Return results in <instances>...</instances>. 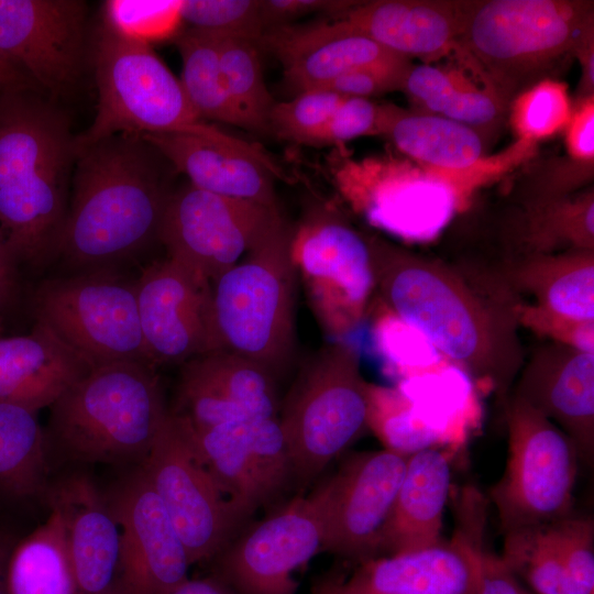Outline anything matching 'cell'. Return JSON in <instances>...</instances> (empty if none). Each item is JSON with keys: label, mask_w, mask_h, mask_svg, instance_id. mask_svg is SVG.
I'll return each instance as SVG.
<instances>
[{"label": "cell", "mask_w": 594, "mask_h": 594, "mask_svg": "<svg viewBox=\"0 0 594 594\" xmlns=\"http://www.w3.org/2000/svg\"><path fill=\"white\" fill-rule=\"evenodd\" d=\"M280 216L279 209L211 194L186 182L168 198L160 242L167 257L212 284Z\"/></svg>", "instance_id": "4fadbf2b"}, {"label": "cell", "mask_w": 594, "mask_h": 594, "mask_svg": "<svg viewBox=\"0 0 594 594\" xmlns=\"http://www.w3.org/2000/svg\"><path fill=\"white\" fill-rule=\"evenodd\" d=\"M565 130L569 157L593 164L594 162V97L574 103L573 113Z\"/></svg>", "instance_id": "f5cc1de1"}, {"label": "cell", "mask_w": 594, "mask_h": 594, "mask_svg": "<svg viewBox=\"0 0 594 594\" xmlns=\"http://www.w3.org/2000/svg\"><path fill=\"white\" fill-rule=\"evenodd\" d=\"M594 26L584 0L466 1L454 55L504 101L549 78Z\"/></svg>", "instance_id": "277c9868"}, {"label": "cell", "mask_w": 594, "mask_h": 594, "mask_svg": "<svg viewBox=\"0 0 594 594\" xmlns=\"http://www.w3.org/2000/svg\"><path fill=\"white\" fill-rule=\"evenodd\" d=\"M507 461L490 488L503 534L572 514L579 452L551 420L521 399L504 403Z\"/></svg>", "instance_id": "9c48e42d"}, {"label": "cell", "mask_w": 594, "mask_h": 594, "mask_svg": "<svg viewBox=\"0 0 594 594\" xmlns=\"http://www.w3.org/2000/svg\"><path fill=\"white\" fill-rule=\"evenodd\" d=\"M278 377L266 367L224 349L182 364L173 415L194 429L223 422L278 418Z\"/></svg>", "instance_id": "44dd1931"}, {"label": "cell", "mask_w": 594, "mask_h": 594, "mask_svg": "<svg viewBox=\"0 0 594 594\" xmlns=\"http://www.w3.org/2000/svg\"><path fill=\"white\" fill-rule=\"evenodd\" d=\"M56 254L100 268L160 241L172 164L142 135L116 134L76 152Z\"/></svg>", "instance_id": "7a4b0ae2"}, {"label": "cell", "mask_w": 594, "mask_h": 594, "mask_svg": "<svg viewBox=\"0 0 594 594\" xmlns=\"http://www.w3.org/2000/svg\"><path fill=\"white\" fill-rule=\"evenodd\" d=\"M506 279L541 309L594 321V251L528 253L507 268Z\"/></svg>", "instance_id": "f546056e"}, {"label": "cell", "mask_w": 594, "mask_h": 594, "mask_svg": "<svg viewBox=\"0 0 594 594\" xmlns=\"http://www.w3.org/2000/svg\"><path fill=\"white\" fill-rule=\"evenodd\" d=\"M402 91L426 112L468 125L480 134L501 125L509 103L453 67L411 65Z\"/></svg>", "instance_id": "1f68e13d"}, {"label": "cell", "mask_w": 594, "mask_h": 594, "mask_svg": "<svg viewBox=\"0 0 594 594\" xmlns=\"http://www.w3.org/2000/svg\"><path fill=\"white\" fill-rule=\"evenodd\" d=\"M180 420L199 459L244 521L294 479L278 418L229 421L200 430Z\"/></svg>", "instance_id": "2e32d148"}, {"label": "cell", "mask_w": 594, "mask_h": 594, "mask_svg": "<svg viewBox=\"0 0 594 594\" xmlns=\"http://www.w3.org/2000/svg\"><path fill=\"white\" fill-rule=\"evenodd\" d=\"M92 366L47 326L31 333L0 337V402L38 411L52 404Z\"/></svg>", "instance_id": "83f0119b"}, {"label": "cell", "mask_w": 594, "mask_h": 594, "mask_svg": "<svg viewBox=\"0 0 594 594\" xmlns=\"http://www.w3.org/2000/svg\"><path fill=\"white\" fill-rule=\"evenodd\" d=\"M216 37L223 78L242 129L270 134L268 120L276 101L264 81L258 45L240 37Z\"/></svg>", "instance_id": "8d00e7d4"}, {"label": "cell", "mask_w": 594, "mask_h": 594, "mask_svg": "<svg viewBox=\"0 0 594 594\" xmlns=\"http://www.w3.org/2000/svg\"><path fill=\"white\" fill-rule=\"evenodd\" d=\"M36 321L92 367L114 362L151 365L135 284L109 271L44 280L34 295ZM154 367V366H153Z\"/></svg>", "instance_id": "30bf717a"}, {"label": "cell", "mask_w": 594, "mask_h": 594, "mask_svg": "<svg viewBox=\"0 0 594 594\" xmlns=\"http://www.w3.org/2000/svg\"><path fill=\"white\" fill-rule=\"evenodd\" d=\"M499 556L535 594H568L564 565L551 522L504 534Z\"/></svg>", "instance_id": "74e56055"}, {"label": "cell", "mask_w": 594, "mask_h": 594, "mask_svg": "<svg viewBox=\"0 0 594 594\" xmlns=\"http://www.w3.org/2000/svg\"><path fill=\"white\" fill-rule=\"evenodd\" d=\"M167 414L153 366L114 362L92 367L52 404L50 433L74 461L139 466Z\"/></svg>", "instance_id": "5b68a950"}, {"label": "cell", "mask_w": 594, "mask_h": 594, "mask_svg": "<svg viewBox=\"0 0 594 594\" xmlns=\"http://www.w3.org/2000/svg\"><path fill=\"white\" fill-rule=\"evenodd\" d=\"M582 68L576 102L594 97V26L587 29L573 51Z\"/></svg>", "instance_id": "db71d44e"}, {"label": "cell", "mask_w": 594, "mask_h": 594, "mask_svg": "<svg viewBox=\"0 0 594 594\" xmlns=\"http://www.w3.org/2000/svg\"><path fill=\"white\" fill-rule=\"evenodd\" d=\"M11 594H78L59 510L14 546L8 571Z\"/></svg>", "instance_id": "d6a6232c"}, {"label": "cell", "mask_w": 594, "mask_h": 594, "mask_svg": "<svg viewBox=\"0 0 594 594\" xmlns=\"http://www.w3.org/2000/svg\"><path fill=\"white\" fill-rule=\"evenodd\" d=\"M75 158L65 114L41 91L0 94V231L16 264L56 254Z\"/></svg>", "instance_id": "3957f363"}, {"label": "cell", "mask_w": 594, "mask_h": 594, "mask_svg": "<svg viewBox=\"0 0 594 594\" xmlns=\"http://www.w3.org/2000/svg\"><path fill=\"white\" fill-rule=\"evenodd\" d=\"M380 135L386 136L419 166L432 170H458L480 160L482 134L448 118L381 105Z\"/></svg>", "instance_id": "4dcf8cb0"}, {"label": "cell", "mask_w": 594, "mask_h": 594, "mask_svg": "<svg viewBox=\"0 0 594 594\" xmlns=\"http://www.w3.org/2000/svg\"><path fill=\"white\" fill-rule=\"evenodd\" d=\"M518 324L537 334L586 352H594V321H578L551 314L534 304L514 302Z\"/></svg>", "instance_id": "c3c4849f"}, {"label": "cell", "mask_w": 594, "mask_h": 594, "mask_svg": "<svg viewBox=\"0 0 594 594\" xmlns=\"http://www.w3.org/2000/svg\"><path fill=\"white\" fill-rule=\"evenodd\" d=\"M21 89L38 90L14 64L0 53V94Z\"/></svg>", "instance_id": "6f0895ef"}, {"label": "cell", "mask_w": 594, "mask_h": 594, "mask_svg": "<svg viewBox=\"0 0 594 594\" xmlns=\"http://www.w3.org/2000/svg\"><path fill=\"white\" fill-rule=\"evenodd\" d=\"M142 136L195 187L279 209L274 178L280 169L254 146L234 138L216 141L189 133Z\"/></svg>", "instance_id": "603a6c76"}, {"label": "cell", "mask_w": 594, "mask_h": 594, "mask_svg": "<svg viewBox=\"0 0 594 594\" xmlns=\"http://www.w3.org/2000/svg\"><path fill=\"white\" fill-rule=\"evenodd\" d=\"M387 309L504 404L525 362L514 300L490 298L450 266L366 237Z\"/></svg>", "instance_id": "6da1fadb"}, {"label": "cell", "mask_w": 594, "mask_h": 594, "mask_svg": "<svg viewBox=\"0 0 594 594\" xmlns=\"http://www.w3.org/2000/svg\"><path fill=\"white\" fill-rule=\"evenodd\" d=\"M476 575H477V570H476ZM476 575H475V578L473 579V581H472V583L470 584V586L468 587V590H466L463 594H477Z\"/></svg>", "instance_id": "94428289"}, {"label": "cell", "mask_w": 594, "mask_h": 594, "mask_svg": "<svg viewBox=\"0 0 594 594\" xmlns=\"http://www.w3.org/2000/svg\"><path fill=\"white\" fill-rule=\"evenodd\" d=\"M18 264L0 231V309L14 297L18 288Z\"/></svg>", "instance_id": "11a10c76"}, {"label": "cell", "mask_w": 594, "mask_h": 594, "mask_svg": "<svg viewBox=\"0 0 594 594\" xmlns=\"http://www.w3.org/2000/svg\"><path fill=\"white\" fill-rule=\"evenodd\" d=\"M536 143L526 140H517L503 153L494 156H482L475 163L458 170H432L428 169L457 193L460 201L475 187L501 176L520 162L527 160L534 153ZM425 168V167H424Z\"/></svg>", "instance_id": "681fc988"}, {"label": "cell", "mask_w": 594, "mask_h": 594, "mask_svg": "<svg viewBox=\"0 0 594 594\" xmlns=\"http://www.w3.org/2000/svg\"><path fill=\"white\" fill-rule=\"evenodd\" d=\"M258 46L277 57L286 84L297 95L318 89L352 69L404 57L340 18L271 29Z\"/></svg>", "instance_id": "d4e9b609"}, {"label": "cell", "mask_w": 594, "mask_h": 594, "mask_svg": "<svg viewBox=\"0 0 594 594\" xmlns=\"http://www.w3.org/2000/svg\"><path fill=\"white\" fill-rule=\"evenodd\" d=\"M183 70L180 84L197 116L242 128L220 65L216 36L185 29L175 36Z\"/></svg>", "instance_id": "e575fe53"}, {"label": "cell", "mask_w": 594, "mask_h": 594, "mask_svg": "<svg viewBox=\"0 0 594 594\" xmlns=\"http://www.w3.org/2000/svg\"><path fill=\"white\" fill-rule=\"evenodd\" d=\"M356 2L331 0H260V13L264 31L292 24L312 13L342 16Z\"/></svg>", "instance_id": "f907efd6"}, {"label": "cell", "mask_w": 594, "mask_h": 594, "mask_svg": "<svg viewBox=\"0 0 594 594\" xmlns=\"http://www.w3.org/2000/svg\"><path fill=\"white\" fill-rule=\"evenodd\" d=\"M513 395L558 426L579 457H594V352L558 342L538 346L521 366Z\"/></svg>", "instance_id": "7402d4cb"}, {"label": "cell", "mask_w": 594, "mask_h": 594, "mask_svg": "<svg viewBox=\"0 0 594 594\" xmlns=\"http://www.w3.org/2000/svg\"><path fill=\"white\" fill-rule=\"evenodd\" d=\"M413 65L411 59L399 57L352 69L318 89L344 97L370 99L392 91H402L405 76Z\"/></svg>", "instance_id": "7dc6e473"}, {"label": "cell", "mask_w": 594, "mask_h": 594, "mask_svg": "<svg viewBox=\"0 0 594 594\" xmlns=\"http://www.w3.org/2000/svg\"><path fill=\"white\" fill-rule=\"evenodd\" d=\"M139 318L151 364H184L219 350L211 284L166 257L135 283Z\"/></svg>", "instance_id": "ffe728a7"}, {"label": "cell", "mask_w": 594, "mask_h": 594, "mask_svg": "<svg viewBox=\"0 0 594 594\" xmlns=\"http://www.w3.org/2000/svg\"><path fill=\"white\" fill-rule=\"evenodd\" d=\"M14 546L7 536L0 532V594H11L8 571Z\"/></svg>", "instance_id": "91938a15"}, {"label": "cell", "mask_w": 594, "mask_h": 594, "mask_svg": "<svg viewBox=\"0 0 594 594\" xmlns=\"http://www.w3.org/2000/svg\"><path fill=\"white\" fill-rule=\"evenodd\" d=\"M292 235L293 228L280 216L211 284L221 349L258 363L277 377L289 366L296 342L298 277Z\"/></svg>", "instance_id": "8992f818"}, {"label": "cell", "mask_w": 594, "mask_h": 594, "mask_svg": "<svg viewBox=\"0 0 594 594\" xmlns=\"http://www.w3.org/2000/svg\"><path fill=\"white\" fill-rule=\"evenodd\" d=\"M466 1L356 2L340 19L384 48L424 64L454 54Z\"/></svg>", "instance_id": "484cf974"}, {"label": "cell", "mask_w": 594, "mask_h": 594, "mask_svg": "<svg viewBox=\"0 0 594 594\" xmlns=\"http://www.w3.org/2000/svg\"><path fill=\"white\" fill-rule=\"evenodd\" d=\"M47 437L37 411L0 402V491L26 498L47 493Z\"/></svg>", "instance_id": "836d02e7"}, {"label": "cell", "mask_w": 594, "mask_h": 594, "mask_svg": "<svg viewBox=\"0 0 594 594\" xmlns=\"http://www.w3.org/2000/svg\"><path fill=\"white\" fill-rule=\"evenodd\" d=\"M98 102L95 120L75 136L78 152L116 134L189 133L216 141L232 139L202 121L180 80L152 50L102 24L94 55Z\"/></svg>", "instance_id": "52a82bcc"}, {"label": "cell", "mask_w": 594, "mask_h": 594, "mask_svg": "<svg viewBox=\"0 0 594 594\" xmlns=\"http://www.w3.org/2000/svg\"><path fill=\"white\" fill-rule=\"evenodd\" d=\"M323 537V502L317 487L241 530L213 558L212 575L238 594H297L294 573L322 551Z\"/></svg>", "instance_id": "5bb4252c"}, {"label": "cell", "mask_w": 594, "mask_h": 594, "mask_svg": "<svg viewBox=\"0 0 594 594\" xmlns=\"http://www.w3.org/2000/svg\"><path fill=\"white\" fill-rule=\"evenodd\" d=\"M525 241L529 253L564 249L594 251L593 190L526 206Z\"/></svg>", "instance_id": "d590c367"}, {"label": "cell", "mask_w": 594, "mask_h": 594, "mask_svg": "<svg viewBox=\"0 0 594 594\" xmlns=\"http://www.w3.org/2000/svg\"><path fill=\"white\" fill-rule=\"evenodd\" d=\"M453 537L428 549L381 556L359 563L339 594H463L477 570L485 540L486 503L473 486L455 502Z\"/></svg>", "instance_id": "9a60e30c"}, {"label": "cell", "mask_w": 594, "mask_h": 594, "mask_svg": "<svg viewBox=\"0 0 594 594\" xmlns=\"http://www.w3.org/2000/svg\"><path fill=\"white\" fill-rule=\"evenodd\" d=\"M290 252L322 328L333 336L355 329L375 289L366 237L337 211L315 204L293 229Z\"/></svg>", "instance_id": "8fae6325"}, {"label": "cell", "mask_w": 594, "mask_h": 594, "mask_svg": "<svg viewBox=\"0 0 594 594\" xmlns=\"http://www.w3.org/2000/svg\"><path fill=\"white\" fill-rule=\"evenodd\" d=\"M477 594H535L506 566L501 556L485 547L477 550Z\"/></svg>", "instance_id": "816d5d0a"}, {"label": "cell", "mask_w": 594, "mask_h": 594, "mask_svg": "<svg viewBox=\"0 0 594 594\" xmlns=\"http://www.w3.org/2000/svg\"><path fill=\"white\" fill-rule=\"evenodd\" d=\"M450 488L451 468L442 450L432 446L409 454L378 538L377 557L419 551L441 543Z\"/></svg>", "instance_id": "4316f807"}, {"label": "cell", "mask_w": 594, "mask_h": 594, "mask_svg": "<svg viewBox=\"0 0 594 594\" xmlns=\"http://www.w3.org/2000/svg\"><path fill=\"white\" fill-rule=\"evenodd\" d=\"M182 1L108 0L103 4L107 28L129 41L151 45L176 34Z\"/></svg>", "instance_id": "60d3db41"}, {"label": "cell", "mask_w": 594, "mask_h": 594, "mask_svg": "<svg viewBox=\"0 0 594 594\" xmlns=\"http://www.w3.org/2000/svg\"><path fill=\"white\" fill-rule=\"evenodd\" d=\"M86 19L80 0H0V53L41 92L65 95L80 76Z\"/></svg>", "instance_id": "ac0fdd59"}, {"label": "cell", "mask_w": 594, "mask_h": 594, "mask_svg": "<svg viewBox=\"0 0 594 594\" xmlns=\"http://www.w3.org/2000/svg\"><path fill=\"white\" fill-rule=\"evenodd\" d=\"M367 427L374 430L385 449L404 455L432 447L438 436L399 389L374 384H370Z\"/></svg>", "instance_id": "f35d334b"}, {"label": "cell", "mask_w": 594, "mask_h": 594, "mask_svg": "<svg viewBox=\"0 0 594 594\" xmlns=\"http://www.w3.org/2000/svg\"><path fill=\"white\" fill-rule=\"evenodd\" d=\"M103 494L121 530L119 594H170L188 579L190 562L142 468Z\"/></svg>", "instance_id": "d6986e66"}, {"label": "cell", "mask_w": 594, "mask_h": 594, "mask_svg": "<svg viewBox=\"0 0 594 594\" xmlns=\"http://www.w3.org/2000/svg\"><path fill=\"white\" fill-rule=\"evenodd\" d=\"M345 566L338 563L314 580L310 594H339L346 578Z\"/></svg>", "instance_id": "680465c9"}, {"label": "cell", "mask_w": 594, "mask_h": 594, "mask_svg": "<svg viewBox=\"0 0 594 594\" xmlns=\"http://www.w3.org/2000/svg\"><path fill=\"white\" fill-rule=\"evenodd\" d=\"M562 557L568 594H594V520L569 516L551 522Z\"/></svg>", "instance_id": "f6af8a7d"}, {"label": "cell", "mask_w": 594, "mask_h": 594, "mask_svg": "<svg viewBox=\"0 0 594 594\" xmlns=\"http://www.w3.org/2000/svg\"><path fill=\"white\" fill-rule=\"evenodd\" d=\"M1 310V309H0ZM0 333H1V324H0Z\"/></svg>", "instance_id": "6125c7cd"}, {"label": "cell", "mask_w": 594, "mask_h": 594, "mask_svg": "<svg viewBox=\"0 0 594 594\" xmlns=\"http://www.w3.org/2000/svg\"><path fill=\"white\" fill-rule=\"evenodd\" d=\"M407 457L388 449L355 452L317 486L324 514L322 551L358 563L377 557Z\"/></svg>", "instance_id": "e0dca14e"}, {"label": "cell", "mask_w": 594, "mask_h": 594, "mask_svg": "<svg viewBox=\"0 0 594 594\" xmlns=\"http://www.w3.org/2000/svg\"><path fill=\"white\" fill-rule=\"evenodd\" d=\"M180 20L186 29L219 37H240L260 44L265 31L260 0H185Z\"/></svg>", "instance_id": "b9f144b4"}, {"label": "cell", "mask_w": 594, "mask_h": 594, "mask_svg": "<svg viewBox=\"0 0 594 594\" xmlns=\"http://www.w3.org/2000/svg\"><path fill=\"white\" fill-rule=\"evenodd\" d=\"M375 323V339L386 360L406 377L444 364L441 353L415 327L387 309Z\"/></svg>", "instance_id": "ee69618b"}, {"label": "cell", "mask_w": 594, "mask_h": 594, "mask_svg": "<svg viewBox=\"0 0 594 594\" xmlns=\"http://www.w3.org/2000/svg\"><path fill=\"white\" fill-rule=\"evenodd\" d=\"M370 383L350 344L330 343L301 366L280 400L293 475L307 484L342 454L367 428Z\"/></svg>", "instance_id": "ba28073f"}, {"label": "cell", "mask_w": 594, "mask_h": 594, "mask_svg": "<svg viewBox=\"0 0 594 594\" xmlns=\"http://www.w3.org/2000/svg\"><path fill=\"white\" fill-rule=\"evenodd\" d=\"M381 105L345 97L308 146L338 145L361 136L380 135Z\"/></svg>", "instance_id": "bcb514c9"}, {"label": "cell", "mask_w": 594, "mask_h": 594, "mask_svg": "<svg viewBox=\"0 0 594 594\" xmlns=\"http://www.w3.org/2000/svg\"><path fill=\"white\" fill-rule=\"evenodd\" d=\"M161 499L190 562L213 559L245 521L199 459L185 425L169 410L140 465Z\"/></svg>", "instance_id": "7c38bea8"}, {"label": "cell", "mask_w": 594, "mask_h": 594, "mask_svg": "<svg viewBox=\"0 0 594 594\" xmlns=\"http://www.w3.org/2000/svg\"><path fill=\"white\" fill-rule=\"evenodd\" d=\"M399 172L374 194L369 218L404 240L431 241L450 222L460 199L449 184L419 165Z\"/></svg>", "instance_id": "f1b7e54d"}, {"label": "cell", "mask_w": 594, "mask_h": 594, "mask_svg": "<svg viewBox=\"0 0 594 594\" xmlns=\"http://www.w3.org/2000/svg\"><path fill=\"white\" fill-rule=\"evenodd\" d=\"M63 518L78 594H119L121 530L95 483L74 474L48 488Z\"/></svg>", "instance_id": "cb8c5ba5"}, {"label": "cell", "mask_w": 594, "mask_h": 594, "mask_svg": "<svg viewBox=\"0 0 594 594\" xmlns=\"http://www.w3.org/2000/svg\"><path fill=\"white\" fill-rule=\"evenodd\" d=\"M170 594H238L224 582L210 575L199 579H187Z\"/></svg>", "instance_id": "9f6ffc18"}, {"label": "cell", "mask_w": 594, "mask_h": 594, "mask_svg": "<svg viewBox=\"0 0 594 594\" xmlns=\"http://www.w3.org/2000/svg\"><path fill=\"white\" fill-rule=\"evenodd\" d=\"M344 98L329 90L312 89L289 101H276L270 114V134L308 146Z\"/></svg>", "instance_id": "7bdbcfd3"}, {"label": "cell", "mask_w": 594, "mask_h": 594, "mask_svg": "<svg viewBox=\"0 0 594 594\" xmlns=\"http://www.w3.org/2000/svg\"><path fill=\"white\" fill-rule=\"evenodd\" d=\"M573 109L566 85L546 78L510 101L509 123L518 140L537 143L564 130Z\"/></svg>", "instance_id": "ab89813d"}]
</instances>
